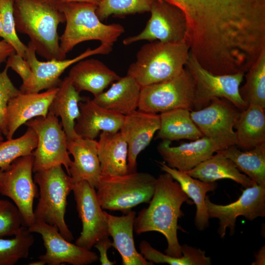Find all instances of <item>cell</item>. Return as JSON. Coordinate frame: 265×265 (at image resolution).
Masks as SVG:
<instances>
[{"mask_svg": "<svg viewBox=\"0 0 265 265\" xmlns=\"http://www.w3.org/2000/svg\"><path fill=\"white\" fill-rule=\"evenodd\" d=\"M34 181L39 188V200L34 211L35 221H40L58 229L69 241L73 234L65 220L67 198L74 183L62 165H56L34 173Z\"/></svg>", "mask_w": 265, "mask_h": 265, "instance_id": "obj_6", "label": "cell"}, {"mask_svg": "<svg viewBox=\"0 0 265 265\" xmlns=\"http://www.w3.org/2000/svg\"><path fill=\"white\" fill-rule=\"evenodd\" d=\"M3 171H2V170L0 169V176L2 174Z\"/></svg>", "mask_w": 265, "mask_h": 265, "instance_id": "obj_49", "label": "cell"}, {"mask_svg": "<svg viewBox=\"0 0 265 265\" xmlns=\"http://www.w3.org/2000/svg\"><path fill=\"white\" fill-rule=\"evenodd\" d=\"M109 235L113 239L112 246L119 253L123 265H152L135 249L133 232L136 212L131 211L122 216L111 215L104 211Z\"/></svg>", "mask_w": 265, "mask_h": 265, "instance_id": "obj_23", "label": "cell"}, {"mask_svg": "<svg viewBox=\"0 0 265 265\" xmlns=\"http://www.w3.org/2000/svg\"><path fill=\"white\" fill-rule=\"evenodd\" d=\"M112 50V46L101 44L94 49L87 48L72 59L41 61L37 59L35 49L29 42L25 59L31 68V75L26 82L22 83L20 90L22 93H38L58 87L61 81L60 77L69 66L91 55L108 54Z\"/></svg>", "mask_w": 265, "mask_h": 265, "instance_id": "obj_14", "label": "cell"}, {"mask_svg": "<svg viewBox=\"0 0 265 265\" xmlns=\"http://www.w3.org/2000/svg\"><path fill=\"white\" fill-rule=\"evenodd\" d=\"M178 8L186 22L187 36L209 41L238 34L265 15V0H159Z\"/></svg>", "mask_w": 265, "mask_h": 265, "instance_id": "obj_1", "label": "cell"}, {"mask_svg": "<svg viewBox=\"0 0 265 265\" xmlns=\"http://www.w3.org/2000/svg\"><path fill=\"white\" fill-rule=\"evenodd\" d=\"M155 0H101L96 13L101 21L114 15L124 17L130 14L150 11Z\"/></svg>", "mask_w": 265, "mask_h": 265, "instance_id": "obj_37", "label": "cell"}, {"mask_svg": "<svg viewBox=\"0 0 265 265\" xmlns=\"http://www.w3.org/2000/svg\"><path fill=\"white\" fill-rule=\"evenodd\" d=\"M5 67L11 68L18 74L22 80V83L26 82L31 76V70L28 62L16 53L8 57Z\"/></svg>", "mask_w": 265, "mask_h": 265, "instance_id": "obj_41", "label": "cell"}, {"mask_svg": "<svg viewBox=\"0 0 265 265\" xmlns=\"http://www.w3.org/2000/svg\"><path fill=\"white\" fill-rule=\"evenodd\" d=\"M1 19L0 37L10 44L18 54L25 58L27 46L19 39L17 32L13 14V0H0Z\"/></svg>", "mask_w": 265, "mask_h": 265, "instance_id": "obj_38", "label": "cell"}, {"mask_svg": "<svg viewBox=\"0 0 265 265\" xmlns=\"http://www.w3.org/2000/svg\"><path fill=\"white\" fill-rule=\"evenodd\" d=\"M72 84L69 77L61 80L49 108V112L61 118V124L67 141L79 137L75 131V121L80 115L79 103L84 100Z\"/></svg>", "mask_w": 265, "mask_h": 265, "instance_id": "obj_27", "label": "cell"}, {"mask_svg": "<svg viewBox=\"0 0 265 265\" xmlns=\"http://www.w3.org/2000/svg\"><path fill=\"white\" fill-rule=\"evenodd\" d=\"M28 265H45V264L43 261L39 259L38 261L32 262L29 263Z\"/></svg>", "mask_w": 265, "mask_h": 265, "instance_id": "obj_46", "label": "cell"}, {"mask_svg": "<svg viewBox=\"0 0 265 265\" xmlns=\"http://www.w3.org/2000/svg\"><path fill=\"white\" fill-rule=\"evenodd\" d=\"M245 81L239 87L241 99L247 104L265 108V49L245 74Z\"/></svg>", "mask_w": 265, "mask_h": 265, "instance_id": "obj_34", "label": "cell"}, {"mask_svg": "<svg viewBox=\"0 0 265 265\" xmlns=\"http://www.w3.org/2000/svg\"><path fill=\"white\" fill-rule=\"evenodd\" d=\"M2 132L0 131V143L3 141V137L1 135Z\"/></svg>", "mask_w": 265, "mask_h": 265, "instance_id": "obj_48", "label": "cell"}, {"mask_svg": "<svg viewBox=\"0 0 265 265\" xmlns=\"http://www.w3.org/2000/svg\"><path fill=\"white\" fill-rule=\"evenodd\" d=\"M141 86L127 75L112 83L110 87L95 96L93 102L114 112L126 116L138 108Z\"/></svg>", "mask_w": 265, "mask_h": 265, "instance_id": "obj_25", "label": "cell"}, {"mask_svg": "<svg viewBox=\"0 0 265 265\" xmlns=\"http://www.w3.org/2000/svg\"><path fill=\"white\" fill-rule=\"evenodd\" d=\"M31 233L41 235L46 252L39 259L45 265H59L67 263L72 265H86L97 261L95 252L78 246L65 239L55 227L40 221L28 228Z\"/></svg>", "mask_w": 265, "mask_h": 265, "instance_id": "obj_17", "label": "cell"}, {"mask_svg": "<svg viewBox=\"0 0 265 265\" xmlns=\"http://www.w3.org/2000/svg\"><path fill=\"white\" fill-rule=\"evenodd\" d=\"M8 69L0 72V131L5 136L7 134L6 111L7 103L12 97L21 92L11 81L7 74Z\"/></svg>", "mask_w": 265, "mask_h": 265, "instance_id": "obj_40", "label": "cell"}, {"mask_svg": "<svg viewBox=\"0 0 265 265\" xmlns=\"http://www.w3.org/2000/svg\"><path fill=\"white\" fill-rule=\"evenodd\" d=\"M68 77L78 92L87 91L94 97L120 78L103 62L94 58H84L75 63Z\"/></svg>", "mask_w": 265, "mask_h": 265, "instance_id": "obj_24", "label": "cell"}, {"mask_svg": "<svg viewBox=\"0 0 265 265\" xmlns=\"http://www.w3.org/2000/svg\"><path fill=\"white\" fill-rule=\"evenodd\" d=\"M97 141L79 137L67 141V150L74 160L69 167V175L74 182H87L96 189L102 176L98 155Z\"/></svg>", "mask_w": 265, "mask_h": 265, "instance_id": "obj_22", "label": "cell"}, {"mask_svg": "<svg viewBox=\"0 0 265 265\" xmlns=\"http://www.w3.org/2000/svg\"><path fill=\"white\" fill-rule=\"evenodd\" d=\"M189 54L186 43L149 42L137 52L136 60L129 66L127 75L141 87L162 82L183 71Z\"/></svg>", "mask_w": 265, "mask_h": 265, "instance_id": "obj_5", "label": "cell"}, {"mask_svg": "<svg viewBox=\"0 0 265 265\" xmlns=\"http://www.w3.org/2000/svg\"><path fill=\"white\" fill-rule=\"evenodd\" d=\"M252 265H265V247L262 246L255 256V261L252 262Z\"/></svg>", "mask_w": 265, "mask_h": 265, "instance_id": "obj_44", "label": "cell"}, {"mask_svg": "<svg viewBox=\"0 0 265 265\" xmlns=\"http://www.w3.org/2000/svg\"><path fill=\"white\" fill-rule=\"evenodd\" d=\"M265 108L249 105L241 110L235 124L237 145L243 151L265 144Z\"/></svg>", "mask_w": 265, "mask_h": 265, "instance_id": "obj_29", "label": "cell"}, {"mask_svg": "<svg viewBox=\"0 0 265 265\" xmlns=\"http://www.w3.org/2000/svg\"><path fill=\"white\" fill-rule=\"evenodd\" d=\"M59 0H13L16 30L26 34L36 53L61 60L58 26L65 22Z\"/></svg>", "mask_w": 265, "mask_h": 265, "instance_id": "obj_3", "label": "cell"}, {"mask_svg": "<svg viewBox=\"0 0 265 265\" xmlns=\"http://www.w3.org/2000/svg\"><path fill=\"white\" fill-rule=\"evenodd\" d=\"M160 169L169 174L180 185L182 189L193 201L196 208L195 224L199 230H203L209 225V217L205 204L206 194L217 187L215 182L207 183L194 178L187 173L169 167L165 162H158Z\"/></svg>", "mask_w": 265, "mask_h": 265, "instance_id": "obj_28", "label": "cell"}, {"mask_svg": "<svg viewBox=\"0 0 265 265\" xmlns=\"http://www.w3.org/2000/svg\"><path fill=\"white\" fill-rule=\"evenodd\" d=\"M79 108L75 131L81 138L95 139L102 132H118L123 124L124 115L104 108L89 98L80 102Z\"/></svg>", "mask_w": 265, "mask_h": 265, "instance_id": "obj_21", "label": "cell"}, {"mask_svg": "<svg viewBox=\"0 0 265 265\" xmlns=\"http://www.w3.org/2000/svg\"><path fill=\"white\" fill-rule=\"evenodd\" d=\"M194 100V80L185 67L175 77L142 87L138 109L154 113L178 108L191 110Z\"/></svg>", "mask_w": 265, "mask_h": 265, "instance_id": "obj_8", "label": "cell"}, {"mask_svg": "<svg viewBox=\"0 0 265 265\" xmlns=\"http://www.w3.org/2000/svg\"><path fill=\"white\" fill-rule=\"evenodd\" d=\"M58 89V86L41 93L21 92L11 98L6 111L7 139L12 138L17 130L28 121L39 116L46 117Z\"/></svg>", "mask_w": 265, "mask_h": 265, "instance_id": "obj_19", "label": "cell"}, {"mask_svg": "<svg viewBox=\"0 0 265 265\" xmlns=\"http://www.w3.org/2000/svg\"><path fill=\"white\" fill-rule=\"evenodd\" d=\"M97 143L102 175L119 176L129 173L128 145L119 131L101 132Z\"/></svg>", "mask_w": 265, "mask_h": 265, "instance_id": "obj_26", "label": "cell"}, {"mask_svg": "<svg viewBox=\"0 0 265 265\" xmlns=\"http://www.w3.org/2000/svg\"><path fill=\"white\" fill-rule=\"evenodd\" d=\"M59 7L64 14L66 26L59 37L61 59L80 43L98 40L101 44L112 46L124 32L119 24L106 25L97 16V5L82 1L59 0Z\"/></svg>", "mask_w": 265, "mask_h": 265, "instance_id": "obj_4", "label": "cell"}, {"mask_svg": "<svg viewBox=\"0 0 265 265\" xmlns=\"http://www.w3.org/2000/svg\"><path fill=\"white\" fill-rule=\"evenodd\" d=\"M22 226V219L16 205L0 199V238L15 236Z\"/></svg>", "mask_w": 265, "mask_h": 265, "instance_id": "obj_39", "label": "cell"}, {"mask_svg": "<svg viewBox=\"0 0 265 265\" xmlns=\"http://www.w3.org/2000/svg\"><path fill=\"white\" fill-rule=\"evenodd\" d=\"M112 241L109 239L108 237H107L98 241L94 245L100 253L99 259L102 265L115 264V262L109 260L107 255V251L109 248L112 247Z\"/></svg>", "mask_w": 265, "mask_h": 265, "instance_id": "obj_42", "label": "cell"}, {"mask_svg": "<svg viewBox=\"0 0 265 265\" xmlns=\"http://www.w3.org/2000/svg\"><path fill=\"white\" fill-rule=\"evenodd\" d=\"M25 124L34 130L38 138L32 152L33 172L63 165L69 175L72 160L67 150V138L58 117L48 112L46 117H35Z\"/></svg>", "mask_w": 265, "mask_h": 265, "instance_id": "obj_9", "label": "cell"}, {"mask_svg": "<svg viewBox=\"0 0 265 265\" xmlns=\"http://www.w3.org/2000/svg\"><path fill=\"white\" fill-rule=\"evenodd\" d=\"M32 153L12 162L0 176V194L11 199L18 208L23 226L28 228L35 221L33 202L39 196L32 176Z\"/></svg>", "mask_w": 265, "mask_h": 265, "instance_id": "obj_10", "label": "cell"}, {"mask_svg": "<svg viewBox=\"0 0 265 265\" xmlns=\"http://www.w3.org/2000/svg\"><path fill=\"white\" fill-rule=\"evenodd\" d=\"M241 111L227 99L216 98L208 106L199 110H191L190 113L203 136L222 150L236 145L234 128Z\"/></svg>", "mask_w": 265, "mask_h": 265, "instance_id": "obj_12", "label": "cell"}, {"mask_svg": "<svg viewBox=\"0 0 265 265\" xmlns=\"http://www.w3.org/2000/svg\"><path fill=\"white\" fill-rule=\"evenodd\" d=\"M208 215L210 218L219 220L217 232L224 238L226 229H230V235L235 231L236 219L243 216L252 221L258 217L265 216V186L257 184L246 187L238 199L226 205L215 204L212 202L209 196L205 198Z\"/></svg>", "mask_w": 265, "mask_h": 265, "instance_id": "obj_15", "label": "cell"}, {"mask_svg": "<svg viewBox=\"0 0 265 265\" xmlns=\"http://www.w3.org/2000/svg\"><path fill=\"white\" fill-rule=\"evenodd\" d=\"M188 199L179 183L169 174L159 175L149 206L135 216L134 232L137 235L151 231L161 233L167 242L166 254L181 257V245L177 237L178 220L184 215L181 206Z\"/></svg>", "mask_w": 265, "mask_h": 265, "instance_id": "obj_2", "label": "cell"}, {"mask_svg": "<svg viewBox=\"0 0 265 265\" xmlns=\"http://www.w3.org/2000/svg\"><path fill=\"white\" fill-rule=\"evenodd\" d=\"M216 152L231 160L240 172L257 185L265 186V144L246 151H241L234 145Z\"/></svg>", "mask_w": 265, "mask_h": 265, "instance_id": "obj_32", "label": "cell"}, {"mask_svg": "<svg viewBox=\"0 0 265 265\" xmlns=\"http://www.w3.org/2000/svg\"><path fill=\"white\" fill-rule=\"evenodd\" d=\"M171 141L162 140L157 150L165 163L170 167L187 172L219 151V147L206 136L171 146Z\"/></svg>", "mask_w": 265, "mask_h": 265, "instance_id": "obj_20", "label": "cell"}, {"mask_svg": "<svg viewBox=\"0 0 265 265\" xmlns=\"http://www.w3.org/2000/svg\"><path fill=\"white\" fill-rule=\"evenodd\" d=\"M62 1H82V2H90L92 3L96 4L97 5L98 4L99 2L101 0H61Z\"/></svg>", "mask_w": 265, "mask_h": 265, "instance_id": "obj_45", "label": "cell"}, {"mask_svg": "<svg viewBox=\"0 0 265 265\" xmlns=\"http://www.w3.org/2000/svg\"><path fill=\"white\" fill-rule=\"evenodd\" d=\"M1 26H2V23H1V16H0V36L1 32Z\"/></svg>", "mask_w": 265, "mask_h": 265, "instance_id": "obj_47", "label": "cell"}, {"mask_svg": "<svg viewBox=\"0 0 265 265\" xmlns=\"http://www.w3.org/2000/svg\"><path fill=\"white\" fill-rule=\"evenodd\" d=\"M185 67L191 73L194 81L195 100L193 110L204 108L216 98L227 99L240 110L247 107V104L239 93L245 74H213L204 69L190 52Z\"/></svg>", "mask_w": 265, "mask_h": 265, "instance_id": "obj_11", "label": "cell"}, {"mask_svg": "<svg viewBox=\"0 0 265 265\" xmlns=\"http://www.w3.org/2000/svg\"><path fill=\"white\" fill-rule=\"evenodd\" d=\"M27 227L22 226L11 238H0V265H14L28 257L34 242V236Z\"/></svg>", "mask_w": 265, "mask_h": 265, "instance_id": "obj_35", "label": "cell"}, {"mask_svg": "<svg viewBox=\"0 0 265 265\" xmlns=\"http://www.w3.org/2000/svg\"><path fill=\"white\" fill-rule=\"evenodd\" d=\"M150 12V18L143 30L136 35L124 39V45L142 40L186 43V22L178 8L165 1L155 0Z\"/></svg>", "mask_w": 265, "mask_h": 265, "instance_id": "obj_13", "label": "cell"}, {"mask_svg": "<svg viewBox=\"0 0 265 265\" xmlns=\"http://www.w3.org/2000/svg\"><path fill=\"white\" fill-rule=\"evenodd\" d=\"M36 132L28 127L23 135L0 143V169L6 170L18 158L32 153L37 145Z\"/></svg>", "mask_w": 265, "mask_h": 265, "instance_id": "obj_36", "label": "cell"}, {"mask_svg": "<svg viewBox=\"0 0 265 265\" xmlns=\"http://www.w3.org/2000/svg\"><path fill=\"white\" fill-rule=\"evenodd\" d=\"M72 191L82 226L75 244L90 250L98 241L109 237L107 221L94 187L81 181L74 183Z\"/></svg>", "mask_w": 265, "mask_h": 265, "instance_id": "obj_16", "label": "cell"}, {"mask_svg": "<svg viewBox=\"0 0 265 265\" xmlns=\"http://www.w3.org/2000/svg\"><path fill=\"white\" fill-rule=\"evenodd\" d=\"M190 110L178 108L160 113V128L156 139L170 141L181 139H198L203 134L192 121Z\"/></svg>", "mask_w": 265, "mask_h": 265, "instance_id": "obj_31", "label": "cell"}, {"mask_svg": "<svg viewBox=\"0 0 265 265\" xmlns=\"http://www.w3.org/2000/svg\"><path fill=\"white\" fill-rule=\"evenodd\" d=\"M140 253L152 263H166L171 265H209L212 264L211 259L207 257L205 251L199 248L188 246L181 245L182 256L174 257L164 254L154 248L146 240H142L139 244Z\"/></svg>", "mask_w": 265, "mask_h": 265, "instance_id": "obj_33", "label": "cell"}, {"mask_svg": "<svg viewBox=\"0 0 265 265\" xmlns=\"http://www.w3.org/2000/svg\"><path fill=\"white\" fill-rule=\"evenodd\" d=\"M157 178L147 172L129 173L119 176L102 175L96 191L103 209L126 214L141 203H149Z\"/></svg>", "mask_w": 265, "mask_h": 265, "instance_id": "obj_7", "label": "cell"}, {"mask_svg": "<svg viewBox=\"0 0 265 265\" xmlns=\"http://www.w3.org/2000/svg\"><path fill=\"white\" fill-rule=\"evenodd\" d=\"M160 115L135 110L125 116L119 132L128 145L129 173L137 170V158L150 144L160 128Z\"/></svg>", "mask_w": 265, "mask_h": 265, "instance_id": "obj_18", "label": "cell"}, {"mask_svg": "<svg viewBox=\"0 0 265 265\" xmlns=\"http://www.w3.org/2000/svg\"><path fill=\"white\" fill-rule=\"evenodd\" d=\"M216 153L186 172L194 178L207 183L228 179L241 185L244 188L256 184L242 173L231 160L218 152Z\"/></svg>", "mask_w": 265, "mask_h": 265, "instance_id": "obj_30", "label": "cell"}, {"mask_svg": "<svg viewBox=\"0 0 265 265\" xmlns=\"http://www.w3.org/2000/svg\"><path fill=\"white\" fill-rule=\"evenodd\" d=\"M15 53L14 48L10 44L3 39L0 41V65Z\"/></svg>", "mask_w": 265, "mask_h": 265, "instance_id": "obj_43", "label": "cell"}]
</instances>
